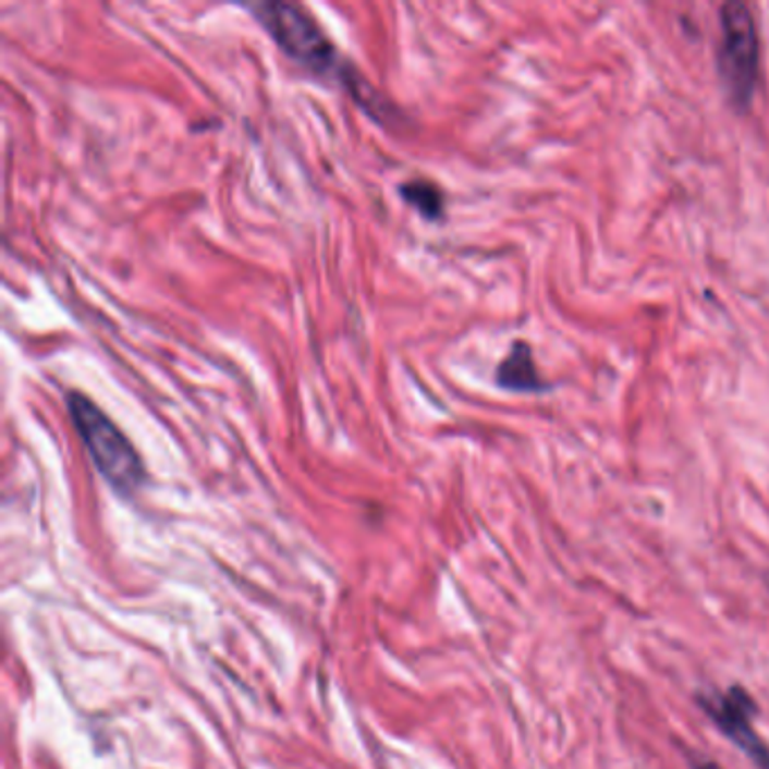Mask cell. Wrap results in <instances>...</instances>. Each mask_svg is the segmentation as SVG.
I'll return each mask as SVG.
<instances>
[{"label": "cell", "instance_id": "obj_1", "mask_svg": "<svg viewBox=\"0 0 769 769\" xmlns=\"http://www.w3.org/2000/svg\"><path fill=\"white\" fill-rule=\"evenodd\" d=\"M248 12L258 19V23L269 32L276 46L294 59L307 73L339 82L355 95V100L364 107H379L373 88L357 75V71L347 69L345 59L334 48L330 37L318 25V21L294 3H255L248 5ZM381 109V107H379Z\"/></svg>", "mask_w": 769, "mask_h": 769}, {"label": "cell", "instance_id": "obj_2", "mask_svg": "<svg viewBox=\"0 0 769 769\" xmlns=\"http://www.w3.org/2000/svg\"><path fill=\"white\" fill-rule=\"evenodd\" d=\"M69 413L95 467L113 490L122 495L136 492L145 480V467L132 440L98 404L82 393L69 395Z\"/></svg>", "mask_w": 769, "mask_h": 769}, {"label": "cell", "instance_id": "obj_3", "mask_svg": "<svg viewBox=\"0 0 769 769\" xmlns=\"http://www.w3.org/2000/svg\"><path fill=\"white\" fill-rule=\"evenodd\" d=\"M722 41L718 71L727 98L735 111H747L760 69V41L752 10L745 3H727L720 10Z\"/></svg>", "mask_w": 769, "mask_h": 769}, {"label": "cell", "instance_id": "obj_4", "mask_svg": "<svg viewBox=\"0 0 769 769\" xmlns=\"http://www.w3.org/2000/svg\"><path fill=\"white\" fill-rule=\"evenodd\" d=\"M697 701L704 713L718 724L729 741H733L754 760L758 769H769V747L754 729L756 701L743 686H731L716 695H699Z\"/></svg>", "mask_w": 769, "mask_h": 769}, {"label": "cell", "instance_id": "obj_5", "mask_svg": "<svg viewBox=\"0 0 769 769\" xmlns=\"http://www.w3.org/2000/svg\"><path fill=\"white\" fill-rule=\"evenodd\" d=\"M497 383L512 393H539L549 387L537 373L533 350L526 341H515L497 368Z\"/></svg>", "mask_w": 769, "mask_h": 769}, {"label": "cell", "instance_id": "obj_6", "mask_svg": "<svg viewBox=\"0 0 769 769\" xmlns=\"http://www.w3.org/2000/svg\"><path fill=\"white\" fill-rule=\"evenodd\" d=\"M402 199L418 210L425 219H440L444 212V195L442 190L427 179H413L400 185Z\"/></svg>", "mask_w": 769, "mask_h": 769}, {"label": "cell", "instance_id": "obj_7", "mask_svg": "<svg viewBox=\"0 0 769 769\" xmlns=\"http://www.w3.org/2000/svg\"><path fill=\"white\" fill-rule=\"evenodd\" d=\"M688 760H691L693 769H722L718 762H713L709 758H701L697 754H688Z\"/></svg>", "mask_w": 769, "mask_h": 769}]
</instances>
